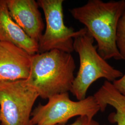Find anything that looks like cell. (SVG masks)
I'll list each match as a JSON object with an SVG mask.
<instances>
[{"label": "cell", "mask_w": 125, "mask_h": 125, "mask_svg": "<svg viewBox=\"0 0 125 125\" xmlns=\"http://www.w3.org/2000/svg\"><path fill=\"white\" fill-rule=\"evenodd\" d=\"M0 41L16 45L31 56L39 52L38 43L31 40L10 16L6 0H0Z\"/></svg>", "instance_id": "cell-9"}, {"label": "cell", "mask_w": 125, "mask_h": 125, "mask_svg": "<svg viewBox=\"0 0 125 125\" xmlns=\"http://www.w3.org/2000/svg\"><path fill=\"white\" fill-rule=\"evenodd\" d=\"M6 3L13 21L38 43L45 28L38 2L34 0H6Z\"/></svg>", "instance_id": "cell-8"}, {"label": "cell", "mask_w": 125, "mask_h": 125, "mask_svg": "<svg viewBox=\"0 0 125 125\" xmlns=\"http://www.w3.org/2000/svg\"><path fill=\"white\" fill-rule=\"evenodd\" d=\"M39 97L26 80L0 82L1 125H31L32 108Z\"/></svg>", "instance_id": "cell-4"}, {"label": "cell", "mask_w": 125, "mask_h": 125, "mask_svg": "<svg viewBox=\"0 0 125 125\" xmlns=\"http://www.w3.org/2000/svg\"><path fill=\"white\" fill-rule=\"evenodd\" d=\"M76 64L71 53L58 50L32 55L27 82L44 99L71 91Z\"/></svg>", "instance_id": "cell-2"}, {"label": "cell", "mask_w": 125, "mask_h": 125, "mask_svg": "<svg viewBox=\"0 0 125 125\" xmlns=\"http://www.w3.org/2000/svg\"><path fill=\"white\" fill-rule=\"evenodd\" d=\"M94 96L101 111H104L108 106L115 109V112L111 113L108 116L110 122L117 125H125V96L121 94L112 83L105 81Z\"/></svg>", "instance_id": "cell-10"}, {"label": "cell", "mask_w": 125, "mask_h": 125, "mask_svg": "<svg viewBox=\"0 0 125 125\" xmlns=\"http://www.w3.org/2000/svg\"><path fill=\"white\" fill-rule=\"evenodd\" d=\"M31 56L16 45L0 41V82L27 79Z\"/></svg>", "instance_id": "cell-7"}, {"label": "cell", "mask_w": 125, "mask_h": 125, "mask_svg": "<svg viewBox=\"0 0 125 125\" xmlns=\"http://www.w3.org/2000/svg\"><path fill=\"white\" fill-rule=\"evenodd\" d=\"M125 9V0H89L84 5L70 11L96 41L97 51L103 58L106 60H122L116 46V32Z\"/></svg>", "instance_id": "cell-1"}, {"label": "cell", "mask_w": 125, "mask_h": 125, "mask_svg": "<svg viewBox=\"0 0 125 125\" xmlns=\"http://www.w3.org/2000/svg\"><path fill=\"white\" fill-rule=\"evenodd\" d=\"M116 45L122 60H125V9L118 23L116 32Z\"/></svg>", "instance_id": "cell-11"}, {"label": "cell", "mask_w": 125, "mask_h": 125, "mask_svg": "<svg viewBox=\"0 0 125 125\" xmlns=\"http://www.w3.org/2000/svg\"><path fill=\"white\" fill-rule=\"evenodd\" d=\"M112 84L121 94L125 96V74L120 78L113 82Z\"/></svg>", "instance_id": "cell-13"}, {"label": "cell", "mask_w": 125, "mask_h": 125, "mask_svg": "<svg viewBox=\"0 0 125 125\" xmlns=\"http://www.w3.org/2000/svg\"><path fill=\"white\" fill-rule=\"evenodd\" d=\"M45 105L39 104L31 113V125L65 124L76 116H87L93 119L100 111L98 103L93 96L73 101L68 93L58 94L48 99Z\"/></svg>", "instance_id": "cell-5"}, {"label": "cell", "mask_w": 125, "mask_h": 125, "mask_svg": "<svg viewBox=\"0 0 125 125\" xmlns=\"http://www.w3.org/2000/svg\"><path fill=\"white\" fill-rule=\"evenodd\" d=\"M74 38V51L79 57L80 66L71 92L78 101L85 99L89 87L100 78L110 82L120 78L123 73L112 66L99 54L93 38L85 27Z\"/></svg>", "instance_id": "cell-3"}, {"label": "cell", "mask_w": 125, "mask_h": 125, "mask_svg": "<svg viewBox=\"0 0 125 125\" xmlns=\"http://www.w3.org/2000/svg\"><path fill=\"white\" fill-rule=\"evenodd\" d=\"M39 7L45 15L46 28L39 41L38 53L58 50L72 53L74 51V38L81 30L65 26L63 21V0H38Z\"/></svg>", "instance_id": "cell-6"}, {"label": "cell", "mask_w": 125, "mask_h": 125, "mask_svg": "<svg viewBox=\"0 0 125 125\" xmlns=\"http://www.w3.org/2000/svg\"><path fill=\"white\" fill-rule=\"evenodd\" d=\"M100 125V124L93 119L89 118L87 116H79L72 124L69 125Z\"/></svg>", "instance_id": "cell-12"}]
</instances>
